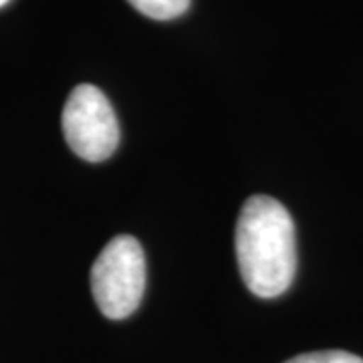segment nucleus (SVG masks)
I'll list each match as a JSON object with an SVG mask.
<instances>
[{
  "label": "nucleus",
  "instance_id": "nucleus-1",
  "mask_svg": "<svg viewBox=\"0 0 363 363\" xmlns=\"http://www.w3.org/2000/svg\"><path fill=\"white\" fill-rule=\"evenodd\" d=\"M234 248L240 277L250 293L274 298L291 286L297 272L295 222L279 200L255 194L238 214Z\"/></svg>",
  "mask_w": 363,
  "mask_h": 363
},
{
  "label": "nucleus",
  "instance_id": "nucleus-2",
  "mask_svg": "<svg viewBox=\"0 0 363 363\" xmlns=\"http://www.w3.org/2000/svg\"><path fill=\"white\" fill-rule=\"evenodd\" d=\"M93 298L107 319H125L140 307L145 291V255L130 236L111 238L91 269Z\"/></svg>",
  "mask_w": 363,
  "mask_h": 363
},
{
  "label": "nucleus",
  "instance_id": "nucleus-3",
  "mask_svg": "<svg viewBox=\"0 0 363 363\" xmlns=\"http://www.w3.org/2000/svg\"><path fill=\"white\" fill-rule=\"evenodd\" d=\"M63 133L81 160L104 162L117 150L119 123L116 111L95 85L83 83L71 91L63 109Z\"/></svg>",
  "mask_w": 363,
  "mask_h": 363
},
{
  "label": "nucleus",
  "instance_id": "nucleus-4",
  "mask_svg": "<svg viewBox=\"0 0 363 363\" xmlns=\"http://www.w3.org/2000/svg\"><path fill=\"white\" fill-rule=\"evenodd\" d=\"M135 11L154 21L178 18L190 9V0H128Z\"/></svg>",
  "mask_w": 363,
  "mask_h": 363
},
{
  "label": "nucleus",
  "instance_id": "nucleus-5",
  "mask_svg": "<svg viewBox=\"0 0 363 363\" xmlns=\"http://www.w3.org/2000/svg\"><path fill=\"white\" fill-rule=\"evenodd\" d=\"M285 363H363L362 357L347 353V351H313V353H303L297 357H291Z\"/></svg>",
  "mask_w": 363,
  "mask_h": 363
},
{
  "label": "nucleus",
  "instance_id": "nucleus-6",
  "mask_svg": "<svg viewBox=\"0 0 363 363\" xmlns=\"http://www.w3.org/2000/svg\"><path fill=\"white\" fill-rule=\"evenodd\" d=\"M6 2H9V0H0V6H4Z\"/></svg>",
  "mask_w": 363,
  "mask_h": 363
}]
</instances>
